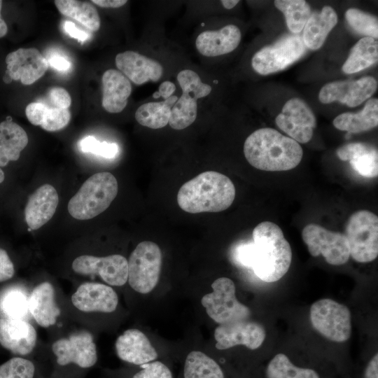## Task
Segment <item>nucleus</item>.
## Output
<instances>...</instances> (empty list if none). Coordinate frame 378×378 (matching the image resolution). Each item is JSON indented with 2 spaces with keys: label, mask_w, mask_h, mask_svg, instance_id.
<instances>
[{
  "label": "nucleus",
  "mask_w": 378,
  "mask_h": 378,
  "mask_svg": "<svg viewBox=\"0 0 378 378\" xmlns=\"http://www.w3.org/2000/svg\"><path fill=\"white\" fill-rule=\"evenodd\" d=\"M244 154L253 167L267 172H283L296 167L303 150L293 139L277 130L265 127L255 130L246 139Z\"/></svg>",
  "instance_id": "f257e3e1"
},
{
  "label": "nucleus",
  "mask_w": 378,
  "mask_h": 378,
  "mask_svg": "<svg viewBox=\"0 0 378 378\" xmlns=\"http://www.w3.org/2000/svg\"><path fill=\"white\" fill-rule=\"evenodd\" d=\"M251 268L267 283L281 279L288 271L292 251L281 229L270 221H263L253 229Z\"/></svg>",
  "instance_id": "f03ea898"
},
{
  "label": "nucleus",
  "mask_w": 378,
  "mask_h": 378,
  "mask_svg": "<svg viewBox=\"0 0 378 378\" xmlns=\"http://www.w3.org/2000/svg\"><path fill=\"white\" fill-rule=\"evenodd\" d=\"M235 197V187L227 176L215 171L204 172L183 183L177 203L190 214L220 212L229 208Z\"/></svg>",
  "instance_id": "7ed1b4c3"
},
{
  "label": "nucleus",
  "mask_w": 378,
  "mask_h": 378,
  "mask_svg": "<svg viewBox=\"0 0 378 378\" xmlns=\"http://www.w3.org/2000/svg\"><path fill=\"white\" fill-rule=\"evenodd\" d=\"M118 190V182L112 174L96 173L88 178L70 199L68 211L78 220L94 218L111 205Z\"/></svg>",
  "instance_id": "20e7f679"
},
{
  "label": "nucleus",
  "mask_w": 378,
  "mask_h": 378,
  "mask_svg": "<svg viewBox=\"0 0 378 378\" xmlns=\"http://www.w3.org/2000/svg\"><path fill=\"white\" fill-rule=\"evenodd\" d=\"M344 235L350 256L356 262L373 261L378 255V218L368 210H360L349 218Z\"/></svg>",
  "instance_id": "39448f33"
},
{
  "label": "nucleus",
  "mask_w": 378,
  "mask_h": 378,
  "mask_svg": "<svg viewBox=\"0 0 378 378\" xmlns=\"http://www.w3.org/2000/svg\"><path fill=\"white\" fill-rule=\"evenodd\" d=\"M128 265V282L136 292L146 294L157 285L162 266V252L157 244L144 241L132 252Z\"/></svg>",
  "instance_id": "423d86ee"
},
{
  "label": "nucleus",
  "mask_w": 378,
  "mask_h": 378,
  "mask_svg": "<svg viewBox=\"0 0 378 378\" xmlns=\"http://www.w3.org/2000/svg\"><path fill=\"white\" fill-rule=\"evenodd\" d=\"M309 315L313 328L328 340L342 343L351 337V314L346 306L331 299H321L312 304Z\"/></svg>",
  "instance_id": "0eeeda50"
},
{
  "label": "nucleus",
  "mask_w": 378,
  "mask_h": 378,
  "mask_svg": "<svg viewBox=\"0 0 378 378\" xmlns=\"http://www.w3.org/2000/svg\"><path fill=\"white\" fill-rule=\"evenodd\" d=\"M211 288L213 291L204 295L201 303L216 323L220 325L250 318L249 308L236 298L235 285L232 279L218 278L212 283Z\"/></svg>",
  "instance_id": "6e6552de"
},
{
  "label": "nucleus",
  "mask_w": 378,
  "mask_h": 378,
  "mask_svg": "<svg viewBox=\"0 0 378 378\" xmlns=\"http://www.w3.org/2000/svg\"><path fill=\"white\" fill-rule=\"evenodd\" d=\"M177 80L182 94L171 109L169 125L174 130H181L195 122L197 113V100L209 94L211 87L202 83L199 75L190 69L181 71Z\"/></svg>",
  "instance_id": "1a4fd4ad"
},
{
  "label": "nucleus",
  "mask_w": 378,
  "mask_h": 378,
  "mask_svg": "<svg viewBox=\"0 0 378 378\" xmlns=\"http://www.w3.org/2000/svg\"><path fill=\"white\" fill-rule=\"evenodd\" d=\"M306 50L301 36L287 34L256 52L252 57L251 65L261 75L275 73L298 60Z\"/></svg>",
  "instance_id": "9d476101"
},
{
  "label": "nucleus",
  "mask_w": 378,
  "mask_h": 378,
  "mask_svg": "<svg viewBox=\"0 0 378 378\" xmlns=\"http://www.w3.org/2000/svg\"><path fill=\"white\" fill-rule=\"evenodd\" d=\"M302 238L313 257L322 255L332 265H342L349 259V246L344 234L309 223L302 231Z\"/></svg>",
  "instance_id": "9b49d317"
},
{
  "label": "nucleus",
  "mask_w": 378,
  "mask_h": 378,
  "mask_svg": "<svg viewBox=\"0 0 378 378\" xmlns=\"http://www.w3.org/2000/svg\"><path fill=\"white\" fill-rule=\"evenodd\" d=\"M52 350L59 368L74 366L86 370L97 362V352L91 333L85 330L75 332L68 337L55 342Z\"/></svg>",
  "instance_id": "f8f14e48"
},
{
  "label": "nucleus",
  "mask_w": 378,
  "mask_h": 378,
  "mask_svg": "<svg viewBox=\"0 0 378 378\" xmlns=\"http://www.w3.org/2000/svg\"><path fill=\"white\" fill-rule=\"evenodd\" d=\"M277 127L298 143L306 144L312 138L316 121L308 105L300 98H293L284 105L276 117Z\"/></svg>",
  "instance_id": "ddd939ff"
},
{
  "label": "nucleus",
  "mask_w": 378,
  "mask_h": 378,
  "mask_svg": "<svg viewBox=\"0 0 378 378\" xmlns=\"http://www.w3.org/2000/svg\"><path fill=\"white\" fill-rule=\"evenodd\" d=\"M72 269L83 275H99L106 283L115 286L124 285L128 278L127 260L118 254L106 257L80 255L73 261Z\"/></svg>",
  "instance_id": "4468645a"
},
{
  "label": "nucleus",
  "mask_w": 378,
  "mask_h": 378,
  "mask_svg": "<svg viewBox=\"0 0 378 378\" xmlns=\"http://www.w3.org/2000/svg\"><path fill=\"white\" fill-rule=\"evenodd\" d=\"M265 335L264 327L249 318L218 325L214 331L216 348L219 350L237 345L255 350L263 343Z\"/></svg>",
  "instance_id": "2eb2a0df"
},
{
  "label": "nucleus",
  "mask_w": 378,
  "mask_h": 378,
  "mask_svg": "<svg viewBox=\"0 0 378 378\" xmlns=\"http://www.w3.org/2000/svg\"><path fill=\"white\" fill-rule=\"evenodd\" d=\"M377 88V82L372 76L358 80L328 83L320 90L318 99L323 104L338 101L349 107H356L371 97Z\"/></svg>",
  "instance_id": "dca6fc26"
},
{
  "label": "nucleus",
  "mask_w": 378,
  "mask_h": 378,
  "mask_svg": "<svg viewBox=\"0 0 378 378\" xmlns=\"http://www.w3.org/2000/svg\"><path fill=\"white\" fill-rule=\"evenodd\" d=\"M6 63V73L11 79L27 85L41 78L48 68L46 58L34 48H21L8 53Z\"/></svg>",
  "instance_id": "f3484780"
},
{
  "label": "nucleus",
  "mask_w": 378,
  "mask_h": 378,
  "mask_svg": "<svg viewBox=\"0 0 378 378\" xmlns=\"http://www.w3.org/2000/svg\"><path fill=\"white\" fill-rule=\"evenodd\" d=\"M71 302L76 309L84 312L111 313L116 309L118 298L111 286L85 282L72 295Z\"/></svg>",
  "instance_id": "a211bd4d"
},
{
  "label": "nucleus",
  "mask_w": 378,
  "mask_h": 378,
  "mask_svg": "<svg viewBox=\"0 0 378 378\" xmlns=\"http://www.w3.org/2000/svg\"><path fill=\"white\" fill-rule=\"evenodd\" d=\"M36 332L26 320L0 318V344L6 349L18 356H27L34 350Z\"/></svg>",
  "instance_id": "6ab92c4d"
},
{
  "label": "nucleus",
  "mask_w": 378,
  "mask_h": 378,
  "mask_svg": "<svg viewBox=\"0 0 378 378\" xmlns=\"http://www.w3.org/2000/svg\"><path fill=\"white\" fill-rule=\"evenodd\" d=\"M115 346L120 360L134 365L156 360L158 357L148 338L137 329L125 330L117 338Z\"/></svg>",
  "instance_id": "aec40b11"
},
{
  "label": "nucleus",
  "mask_w": 378,
  "mask_h": 378,
  "mask_svg": "<svg viewBox=\"0 0 378 378\" xmlns=\"http://www.w3.org/2000/svg\"><path fill=\"white\" fill-rule=\"evenodd\" d=\"M115 61L120 72L136 85L149 80L156 82L162 75L163 69L159 62L134 51L118 53Z\"/></svg>",
  "instance_id": "412c9836"
},
{
  "label": "nucleus",
  "mask_w": 378,
  "mask_h": 378,
  "mask_svg": "<svg viewBox=\"0 0 378 378\" xmlns=\"http://www.w3.org/2000/svg\"><path fill=\"white\" fill-rule=\"evenodd\" d=\"M59 202L55 188L44 184L29 197L24 209L25 220L31 230H37L48 222L55 213Z\"/></svg>",
  "instance_id": "4be33fe9"
},
{
  "label": "nucleus",
  "mask_w": 378,
  "mask_h": 378,
  "mask_svg": "<svg viewBox=\"0 0 378 378\" xmlns=\"http://www.w3.org/2000/svg\"><path fill=\"white\" fill-rule=\"evenodd\" d=\"M241 31L234 24H228L217 31H206L196 38L195 45L200 54L216 57L231 52L239 46Z\"/></svg>",
  "instance_id": "5701e85b"
},
{
  "label": "nucleus",
  "mask_w": 378,
  "mask_h": 378,
  "mask_svg": "<svg viewBox=\"0 0 378 378\" xmlns=\"http://www.w3.org/2000/svg\"><path fill=\"white\" fill-rule=\"evenodd\" d=\"M29 313L36 322L43 328H48L56 323L60 309L55 300L52 285L44 281L36 286L29 298Z\"/></svg>",
  "instance_id": "b1692460"
},
{
  "label": "nucleus",
  "mask_w": 378,
  "mask_h": 378,
  "mask_svg": "<svg viewBox=\"0 0 378 378\" xmlns=\"http://www.w3.org/2000/svg\"><path fill=\"white\" fill-rule=\"evenodd\" d=\"M102 106L108 112H121L127 106L132 92V85L128 78L115 69L106 71L102 76Z\"/></svg>",
  "instance_id": "393cba45"
},
{
  "label": "nucleus",
  "mask_w": 378,
  "mask_h": 378,
  "mask_svg": "<svg viewBox=\"0 0 378 378\" xmlns=\"http://www.w3.org/2000/svg\"><path fill=\"white\" fill-rule=\"evenodd\" d=\"M337 23V13L330 6H325L321 12L311 14L302 36L306 48L312 50L319 49Z\"/></svg>",
  "instance_id": "a878e982"
},
{
  "label": "nucleus",
  "mask_w": 378,
  "mask_h": 378,
  "mask_svg": "<svg viewBox=\"0 0 378 378\" xmlns=\"http://www.w3.org/2000/svg\"><path fill=\"white\" fill-rule=\"evenodd\" d=\"M28 144L24 130L9 120L0 123V167H5L10 161H16L21 151Z\"/></svg>",
  "instance_id": "bb28decb"
},
{
  "label": "nucleus",
  "mask_w": 378,
  "mask_h": 378,
  "mask_svg": "<svg viewBox=\"0 0 378 378\" xmlns=\"http://www.w3.org/2000/svg\"><path fill=\"white\" fill-rule=\"evenodd\" d=\"M344 161H349L351 168L360 176L374 178L378 174L377 150L364 143L346 144L342 148Z\"/></svg>",
  "instance_id": "cd10ccee"
},
{
  "label": "nucleus",
  "mask_w": 378,
  "mask_h": 378,
  "mask_svg": "<svg viewBox=\"0 0 378 378\" xmlns=\"http://www.w3.org/2000/svg\"><path fill=\"white\" fill-rule=\"evenodd\" d=\"M378 124V99H370L364 108L358 113L346 112L337 115L333 120L335 128L349 133H359L370 130Z\"/></svg>",
  "instance_id": "c85d7f7f"
},
{
  "label": "nucleus",
  "mask_w": 378,
  "mask_h": 378,
  "mask_svg": "<svg viewBox=\"0 0 378 378\" xmlns=\"http://www.w3.org/2000/svg\"><path fill=\"white\" fill-rule=\"evenodd\" d=\"M378 60V43L375 38L365 36L360 38L351 48L342 66L345 74H354L376 64Z\"/></svg>",
  "instance_id": "c756f323"
},
{
  "label": "nucleus",
  "mask_w": 378,
  "mask_h": 378,
  "mask_svg": "<svg viewBox=\"0 0 378 378\" xmlns=\"http://www.w3.org/2000/svg\"><path fill=\"white\" fill-rule=\"evenodd\" d=\"M182 378H225L222 367L213 358L200 351L186 357Z\"/></svg>",
  "instance_id": "7c9ffc66"
},
{
  "label": "nucleus",
  "mask_w": 378,
  "mask_h": 378,
  "mask_svg": "<svg viewBox=\"0 0 378 378\" xmlns=\"http://www.w3.org/2000/svg\"><path fill=\"white\" fill-rule=\"evenodd\" d=\"M178 100L176 95L160 102H148L140 106L135 112V119L141 125L160 129L169 121L171 109Z\"/></svg>",
  "instance_id": "2f4dec72"
},
{
  "label": "nucleus",
  "mask_w": 378,
  "mask_h": 378,
  "mask_svg": "<svg viewBox=\"0 0 378 378\" xmlns=\"http://www.w3.org/2000/svg\"><path fill=\"white\" fill-rule=\"evenodd\" d=\"M55 4L64 15L74 19L92 31L99 30L100 18L96 8L88 1L55 0Z\"/></svg>",
  "instance_id": "473e14b6"
},
{
  "label": "nucleus",
  "mask_w": 378,
  "mask_h": 378,
  "mask_svg": "<svg viewBox=\"0 0 378 378\" xmlns=\"http://www.w3.org/2000/svg\"><path fill=\"white\" fill-rule=\"evenodd\" d=\"M265 378H321L314 368L301 367L293 363L283 353L276 354L267 364Z\"/></svg>",
  "instance_id": "72a5a7b5"
},
{
  "label": "nucleus",
  "mask_w": 378,
  "mask_h": 378,
  "mask_svg": "<svg viewBox=\"0 0 378 378\" xmlns=\"http://www.w3.org/2000/svg\"><path fill=\"white\" fill-rule=\"evenodd\" d=\"M29 298L27 292L20 287L6 288L0 294V314L4 318L25 320L29 313Z\"/></svg>",
  "instance_id": "f704fd0d"
},
{
  "label": "nucleus",
  "mask_w": 378,
  "mask_h": 378,
  "mask_svg": "<svg viewBox=\"0 0 378 378\" xmlns=\"http://www.w3.org/2000/svg\"><path fill=\"white\" fill-rule=\"evenodd\" d=\"M274 6L284 13L288 28L293 34L304 29L311 15V8L303 0H276Z\"/></svg>",
  "instance_id": "c9c22d12"
},
{
  "label": "nucleus",
  "mask_w": 378,
  "mask_h": 378,
  "mask_svg": "<svg viewBox=\"0 0 378 378\" xmlns=\"http://www.w3.org/2000/svg\"><path fill=\"white\" fill-rule=\"evenodd\" d=\"M349 26L357 33L377 38L378 36L377 18L357 8H349L345 13Z\"/></svg>",
  "instance_id": "e433bc0d"
},
{
  "label": "nucleus",
  "mask_w": 378,
  "mask_h": 378,
  "mask_svg": "<svg viewBox=\"0 0 378 378\" xmlns=\"http://www.w3.org/2000/svg\"><path fill=\"white\" fill-rule=\"evenodd\" d=\"M36 368L29 359L14 357L0 365V378H35Z\"/></svg>",
  "instance_id": "4c0bfd02"
},
{
  "label": "nucleus",
  "mask_w": 378,
  "mask_h": 378,
  "mask_svg": "<svg viewBox=\"0 0 378 378\" xmlns=\"http://www.w3.org/2000/svg\"><path fill=\"white\" fill-rule=\"evenodd\" d=\"M82 152L90 153L96 155L111 159L115 158L118 153V146L115 143L99 141L92 136H87L79 142Z\"/></svg>",
  "instance_id": "58836bf2"
},
{
  "label": "nucleus",
  "mask_w": 378,
  "mask_h": 378,
  "mask_svg": "<svg viewBox=\"0 0 378 378\" xmlns=\"http://www.w3.org/2000/svg\"><path fill=\"white\" fill-rule=\"evenodd\" d=\"M70 120L71 113L69 109L48 105L40 127L48 132H55L64 128Z\"/></svg>",
  "instance_id": "ea45409f"
},
{
  "label": "nucleus",
  "mask_w": 378,
  "mask_h": 378,
  "mask_svg": "<svg viewBox=\"0 0 378 378\" xmlns=\"http://www.w3.org/2000/svg\"><path fill=\"white\" fill-rule=\"evenodd\" d=\"M139 366L131 378H174L169 368L163 362L154 360Z\"/></svg>",
  "instance_id": "a19ab883"
},
{
  "label": "nucleus",
  "mask_w": 378,
  "mask_h": 378,
  "mask_svg": "<svg viewBox=\"0 0 378 378\" xmlns=\"http://www.w3.org/2000/svg\"><path fill=\"white\" fill-rule=\"evenodd\" d=\"M48 97L52 107L68 109L71 106V96L64 88L54 87L49 90Z\"/></svg>",
  "instance_id": "79ce46f5"
},
{
  "label": "nucleus",
  "mask_w": 378,
  "mask_h": 378,
  "mask_svg": "<svg viewBox=\"0 0 378 378\" xmlns=\"http://www.w3.org/2000/svg\"><path fill=\"white\" fill-rule=\"evenodd\" d=\"M48 105L43 102H32L25 108L26 116L32 125L40 126Z\"/></svg>",
  "instance_id": "37998d69"
},
{
  "label": "nucleus",
  "mask_w": 378,
  "mask_h": 378,
  "mask_svg": "<svg viewBox=\"0 0 378 378\" xmlns=\"http://www.w3.org/2000/svg\"><path fill=\"white\" fill-rule=\"evenodd\" d=\"M14 272V265L7 252L0 248V282L12 278Z\"/></svg>",
  "instance_id": "c03bdc74"
},
{
  "label": "nucleus",
  "mask_w": 378,
  "mask_h": 378,
  "mask_svg": "<svg viewBox=\"0 0 378 378\" xmlns=\"http://www.w3.org/2000/svg\"><path fill=\"white\" fill-rule=\"evenodd\" d=\"M48 65H50L53 69L58 71L66 72L69 71L71 67V62L65 56L52 53L48 59H46Z\"/></svg>",
  "instance_id": "a18cd8bd"
},
{
  "label": "nucleus",
  "mask_w": 378,
  "mask_h": 378,
  "mask_svg": "<svg viewBox=\"0 0 378 378\" xmlns=\"http://www.w3.org/2000/svg\"><path fill=\"white\" fill-rule=\"evenodd\" d=\"M63 28L66 34L71 38L77 39L80 42H84L89 38V34L88 33L78 29L71 21H65L63 24Z\"/></svg>",
  "instance_id": "49530a36"
},
{
  "label": "nucleus",
  "mask_w": 378,
  "mask_h": 378,
  "mask_svg": "<svg viewBox=\"0 0 378 378\" xmlns=\"http://www.w3.org/2000/svg\"><path fill=\"white\" fill-rule=\"evenodd\" d=\"M175 90L176 85L171 81L166 80L160 84L158 92L160 97L167 99L172 96Z\"/></svg>",
  "instance_id": "de8ad7c7"
},
{
  "label": "nucleus",
  "mask_w": 378,
  "mask_h": 378,
  "mask_svg": "<svg viewBox=\"0 0 378 378\" xmlns=\"http://www.w3.org/2000/svg\"><path fill=\"white\" fill-rule=\"evenodd\" d=\"M92 3L103 8H120L127 1L126 0H92Z\"/></svg>",
  "instance_id": "09e8293b"
},
{
  "label": "nucleus",
  "mask_w": 378,
  "mask_h": 378,
  "mask_svg": "<svg viewBox=\"0 0 378 378\" xmlns=\"http://www.w3.org/2000/svg\"><path fill=\"white\" fill-rule=\"evenodd\" d=\"M2 1L0 0V38L4 36L8 31V27L5 21L1 17Z\"/></svg>",
  "instance_id": "8fccbe9b"
},
{
  "label": "nucleus",
  "mask_w": 378,
  "mask_h": 378,
  "mask_svg": "<svg viewBox=\"0 0 378 378\" xmlns=\"http://www.w3.org/2000/svg\"><path fill=\"white\" fill-rule=\"evenodd\" d=\"M239 1L238 0H223L221 3L223 6L227 9H231L234 8Z\"/></svg>",
  "instance_id": "3c124183"
},
{
  "label": "nucleus",
  "mask_w": 378,
  "mask_h": 378,
  "mask_svg": "<svg viewBox=\"0 0 378 378\" xmlns=\"http://www.w3.org/2000/svg\"><path fill=\"white\" fill-rule=\"evenodd\" d=\"M3 80H4V83H6L7 84L10 83L11 81L13 80L11 79V78L10 77V76L7 73H6V74L4 76Z\"/></svg>",
  "instance_id": "603ef678"
},
{
  "label": "nucleus",
  "mask_w": 378,
  "mask_h": 378,
  "mask_svg": "<svg viewBox=\"0 0 378 378\" xmlns=\"http://www.w3.org/2000/svg\"><path fill=\"white\" fill-rule=\"evenodd\" d=\"M4 173L2 171V169L0 168V183H2L4 181Z\"/></svg>",
  "instance_id": "864d4df0"
},
{
  "label": "nucleus",
  "mask_w": 378,
  "mask_h": 378,
  "mask_svg": "<svg viewBox=\"0 0 378 378\" xmlns=\"http://www.w3.org/2000/svg\"><path fill=\"white\" fill-rule=\"evenodd\" d=\"M153 98H159V97H160V96L158 92H154V93L153 94Z\"/></svg>",
  "instance_id": "5fc2aeb1"
}]
</instances>
